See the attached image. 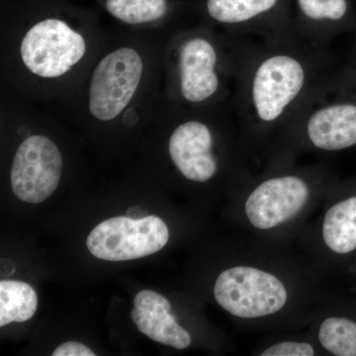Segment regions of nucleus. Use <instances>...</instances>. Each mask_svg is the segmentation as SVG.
<instances>
[{
    "instance_id": "412c9836",
    "label": "nucleus",
    "mask_w": 356,
    "mask_h": 356,
    "mask_svg": "<svg viewBox=\"0 0 356 356\" xmlns=\"http://www.w3.org/2000/svg\"><path fill=\"white\" fill-rule=\"evenodd\" d=\"M353 74H355V76H356V72H353Z\"/></svg>"
},
{
    "instance_id": "39448f33",
    "label": "nucleus",
    "mask_w": 356,
    "mask_h": 356,
    "mask_svg": "<svg viewBox=\"0 0 356 356\" xmlns=\"http://www.w3.org/2000/svg\"><path fill=\"white\" fill-rule=\"evenodd\" d=\"M318 211L302 229L295 247L334 286L356 261V175L339 179Z\"/></svg>"
},
{
    "instance_id": "7ed1b4c3",
    "label": "nucleus",
    "mask_w": 356,
    "mask_h": 356,
    "mask_svg": "<svg viewBox=\"0 0 356 356\" xmlns=\"http://www.w3.org/2000/svg\"><path fill=\"white\" fill-rule=\"evenodd\" d=\"M329 163L270 161L229 193V216L241 232L295 247L304 227L339 181Z\"/></svg>"
},
{
    "instance_id": "423d86ee",
    "label": "nucleus",
    "mask_w": 356,
    "mask_h": 356,
    "mask_svg": "<svg viewBox=\"0 0 356 356\" xmlns=\"http://www.w3.org/2000/svg\"><path fill=\"white\" fill-rule=\"evenodd\" d=\"M248 47L232 55L206 34L187 35L175 51V74L178 96L191 106L216 102L228 81L236 83Z\"/></svg>"
},
{
    "instance_id": "9d476101",
    "label": "nucleus",
    "mask_w": 356,
    "mask_h": 356,
    "mask_svg": "<svg viewBox=\"0 0 356 356\" xmlns=\"http://www.w3.org/2000/svg\"><path fill=\"white\" fill-rule=\"evenodd\" d=\"M62 170L57 145L46 136H30L14 156L10 175L13 193L23 202H44L58 188Z\"/></svg>"
},
{
    "instance_id": "f3484780",
    "label": "nucleus",
    "mask_w": 356,
    "mask_h": 356,
    "mask_svg": "<svg viewBox=\"0 0 356 356\" xmlns=\"http://www.w3.org/2000/svg\"><path fill=\"white\" fill-rule=\"evenodd\" d=\"M106 9L126 24L139 25L165 17L168 3L166 0H107Z\"/></svg>"
},
{
    "instance_id": "f257e3e1",
    "label": "nucleus",
    "mask_w": 356,
    "mask_h": 356,
    "mask_svg": "<svg viewBox=\"0 0 356 356\" xmlns=\"http://www.w3.org/2000/svg\"><path fill=\"white\" fill-rule=\"evenodd\" d=\"M329 284L296 247L266 242L240 231L225 243L210 295L243 329H307Z\"/></svg>"
},
{
    "instance_id": "1a4fd4ad",
    "label": "nucleus",
    "mask_w": 356,
    "mask_h": 356,
    "mask_svg": "<svg viewBox=\"0 0 356 356\" xmlns=\"http://www.w3.org/2000/svg\"><path fill=\"white\" fill-rule=\"evenodd\" d=\"M86 53V42L67 22L56 18L39 21L21 40L22 64L34 76L58 79L74 69Z\"/></svg>"
},
{
    "instance_id": "aec40b11",
    "label": "nucleus",
    "mask_w": 356,
    "mask_h": 356,
    "mask_svg": "<svg viewBox=\"0 0 356 356\" xmlns=\"http://www.w3.org/2000/svg\"><path fill=\"white\" fill-rule=\"evenodd\" d=\"M341 285L343 287L346 291L356 293V261L355 264H351L346 271L341 277L337 280L334 287H339ZM341 289V288H339Z\"/></svg>"
},
{
    "instance_id": "6ab92c4d",
    "label": "nucleus",
    "mask_w": 356,
    "mask_h": 356,
    "mask_svg": "<svg viewBox=\"0 0 356 356\" xmlns=\"http://www.w3.org/2000/svg\"><path fill=\"white\" fill-rule=\"evenodd\" d=\"M90 348L76 341H67L60 344L53 353V356H95Z\"/></svg>"
},
{
    "instance_id": "20e7f679",
    "label": "nucleus",
    "mask_w": 356,
    "mask_h": 356,
    "mask_svg": "<svg viewBox=\"0 0 356 356\" xmlns=\"http://www.w3.org/2000/svg\"><path fill=\"white\" fill-rule=\"evenodd\" d=\"M356 149V76L327 74L290 122L268 161ZM266 161V163H267Z\"/></svg>"
},
{
    "instance_id": "9b49d317",
    "label": "nucleus",
    "mask_w": 356,
    "mask_h": 356,
    "mask_svg": "<svg viewBox=\"0 0 356 356\" xmlns=\"http://www.w3.org/2000/svg\"><path fill=\"white\" fill-rule=\"evenodd\" d=\"M307 331L327 356H356V293L327 288L312 312Z\"/></svg>"
},
{
    "instance_id": "f03ea898",
    "label": "nucleus",
    "mask_w": 356,
    "mask_h": 356,
    "mask_svg": "<svg viewBox=\"0 0 356 356\" xmlns=\"http://www.w3.org/2000/svg\"><path fill=\"white\" fill-rule=\"evenodd\" d=\"M323 47L294 35L248 48L235 95L241 140L250 166L273 156L285 129L330 74Z\"/></svg>"
},
{
    "instance_id": "dca6fc26",
    "label": "nucleus",
    "mask_w": 356,
    "mask_h": 356,
    "mask_svg": "<svg viewBox=\"0 0 356 356\" xmlns=\"http://www.w3.org/2000/svg\"><path fill=\"white\" fill-rule=\"evenodd\" d=\"M259 356H327L310 332L280 334L264 339L252 350Z\"/></svg>"
},
{
    "instance_id": "f8f14e48",
    "label": "nucleus",
    "mask_w": 356,
    "mask_h": 356,
    "mask_svg": "<svg viewBox=\"0 0 356 356\" xmlns=\"http://www.w3.org/2000/svg\"><path fill=\"white\" fill-rule=\"evenodd\" d=\"M297 4L306 24L310 26L302 40L320 47L346 24L350 13L348 0H297Z\"/></svg>"
},
{
    "instance_id": "2eb2a0df",
    "label": "nucleus",
    "mask_w": 356,
    "mask_h": 356,
    "mask_svg": "<svg viewBox=\"0 0 356 356\" xmlns=\"http://www.w3.org/2000/svg\"><path fill=\"white\" fill-rule=\"evenodd\" d=\"M38 308V296L28 283L0 281V327L29 321Z\"/></svg>"
},
{
    "instance_id": "0eeeda50",
    "label": "nucleus",
    "mask_w": 356,
    "mask_h": 356,
    "mask_svg": "<svg viewBox=\"0 0 356 356\" xmlns=\"http://www.w3.org/2000/svg\"><path fill=\"white\" fill-rule=\"evenodd\" d=\"M144 67L139 51L130 47L116 49L102 58L89 83L91 116L102 122L120 116L139 89Z\"/></svg>"
},
{
    "instance_id": "ddd939ff",
    "label": "nucleus",
    "mask_w": 356,
    "mask_h": 356,
    "mask_svg": "<svg viewBox=\"0 0 356 356\" xmlns=\"http://www.w3.org/2000/svg\"><path fill=\"white\" fill-rule=\"evenodd\" d=\"M131 317L138 330L156 343L178 350H187L194 343L191 330L181 325L172 308L149 311L134 307Z\"/></svg>"
},
{
    "instance_id": "6e6552de",
    "label": "nucleus",
    "mask_w": 356,
    "mask_h": 356,
    "mask_svg": "<svg viewBox=\"0 0 356 356\" xmlns=\"http://www.w3.org/2000/svg\"><path fill=\"white\" fill-rule=\"evenodd\" d=\"M170 238V228L158 216L114 217L90 232L86 247L93 257L103 261H126L156 254L168 245Z\"/></svg>"
},
{
    "instance_id": "4468645a",
    "label": "nucleus",
    "mask_w": 356,
    "mask_h": 356,
    "mask_svg": "<svg viewBox=\"0 0 356 356\" xmlns=\"http://www.w3.org/2000/svg\"><path fill=\"white\" fill-rule=\"evenodd\" d=\"M280 0H208L213 20L229 27H248L277 6Z\"/></svg>"
},
{
    "instance_id": "a211bd4d",
    "label": "nucleus",
    "mask_w": 356,
    "mask_h": 356,
    "mask_svg": "<svg viewBox=\"0 0 356 356\" xmlns=\"http://www.w3.org/2000/svg\"><path fill=\"white\" fill-rule=\"evenodd\" d=\"M134 306L149 311L172 308V304L170 303V300L165 298L163 295L159 294L158 292L152 291V290H142L138 293L134 299Z\"/></svg>"
}]
</instances>
